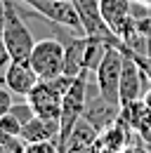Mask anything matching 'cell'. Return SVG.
I'll return each mask as SVG.
<instances>
[{
	"mask_svg": "<svg viewBox=\"0 0 151 153\" xmlns=\"http://www.w3.org/2000/svg\"><path fill=\"white\" fill-rule=\"evenodd\" d=\"M2 2H5V26L0 33L2 42H5L12 61H28L36 40H33L26 21H24V12L19 7V0H2Z\"/></svg>",
	"mask_w": 151,
	"mask_h": 153,
	"instance_id": "6da1fadb",
	"label": "cell"
},
{
	"mask_svg": "<svg viewBox=\"0 0 151 153\" xmlns=\"http://www.w3.org/2000/svg\"><path fill=\"white\" fill-rule=\"evenodd\" d=\"M123 59H125V54H123L120 45H109L106 54L102 57L97 71H94L97 92L113 104H120L118 87H120V73H123Z\"/></svg>",
	"mask_w": 151,
	"mask_h": 153,
	"instance_id": "7a4b0ae2",
	"label": "cell"
},
{
	"mask_svg": "<svg viewBox=\"0 0 151 153\" xmlns=\"http://www.w3.org/2000/svg\"><path fill=\"white\" fill-rule=\"evenodd\" d=\"M31 68L38 73L40 80H50L64 73V42L59 38H45L36 40L31 57H28Z\"/></svg>",
	"mask_w": 151,
	"mask_h": 153,
	"instance_id": "3957f363",
	"label": "cell"
},
{
	"mask_svg": "<svg viewBox=\"0 0 151 153\" xmlns=\"http://www.w3.org/2000/svg\"><path fill=\"white\" fill-rule=\"evenodd\" d=\"M99 12L109 31L118 40L128 42L135 36L132 28V0H99Z\"/></svg>",
	"mask_w": 151,
	"mask_h": 153,
	"instance_id": "277c9868",
	"label": "cell"
},
{
	"mask_svg": "<svg viewBox=\"0 0 151 153\" xmlns=\"http://www.w3.org/2000/svg\"><path fill=\"white\" fill-rule=\"evenodd\" d=\"M61 99H64V94L50 80H38V85L26 94V101L31 104L33 113L40 115V118H47V120H59Z\"/></svg>",
	"mask_w": 151,
	"mask_h": 153,
	"instance_id": "5b68a950",
	"label": "cell"
},
{
	"mask_svg": "<svg viewBox=\"0 0 151 153\" xmlns=\"http://www.w3.org/2000/svg\"><path fill=\"white\" fill-rule=\"evenodd\" d=\"M125 59H123V73H120V87H118V97H120V106L128 104V101H135V99H142L149 90V78L144 76V71L137 66V61L123 52Z\"/></svg>",
	"mask_w": 151,
	"mask_h": 153,
	"instance_id": "8992f818",
	"label": "cell"
},
{
	"mask_svg": "<svg viewBox=\"0 0 151 153\" xmlns=\"http://www.w3.org/2000/svg\"><path fill=\"white\" fill-rule=\"evenodd\" d=\"M120 115V104H113L109 99L97 92V97H87L85 101V111H83V118L87 123H92L99 132H104L109 125H113Z\"/></svg>",
	"mask_w": 151,
	"mask_h": 153,
	"instance_id": "52a82bcc",
	"label": "cell"
},
{
	"mask_svg": "<svg viewBox=\"0 0 151 153\" xmlns=\"http://www.w3.org/2000/svg\"><path fill=\"white\" fill-rule=\"evenodd\" d=\"M2 78H5V87H10L19 97H26L40 80L28 61H10V66L5 68Z\"/></svg>",
	"mask_w": 151,
	"mask_h": 153,
	"instance_id": "ba28073f",
	"label": "cell"
},
{
	"mask_svg": "<svg viewBox=\"0 0 151 153\" xmlns=\"http://www.w3.org/2000/svg\"><path fill=\"white\" fill-rule=\"evenodd\" d=\"M97 141H99V130L94 127L92 123H87L85 118H80L76 123L71 137H69L66 153H92Z\"/></svg>",
	"mask_w": 151,
	"mask_h": 153,
	"instance_id": "9c48e42d",
	"label": "cell"
},
{
	"mask_svg": "<svg viewBox=\"0 0 151 153\" xmlns=\"http://www.w3.org/2000/svg\"><path fill=\"white\" fill-rule=\"evenodd\" d=\"M19 137H21L24 144H28V141H57V137H59V120H47V118L33 115L28 123H24Z\"/></svg>",
	"mask_w": 151,
	"mask_h": 153,
	"instance_id": "30bf717a",
	"label": "cell"
},
{
	"mask_svg": "<svg viewBox=\"0 0 151 153\" xmlns=\"http://www.w3.org/2000/svg\"><path fill=\"white\" fill-rule=\"evenodd\" d=\"M120 118L130 125L135 132H139L147 123H151V108L147 106L144 97L142 99H135V101H128L120 106Z\"/></svg>",
	"mask_w": 151,
	"mask_h": 153,
	"instance_id": "8fae6325",
	"label": "cell"
},
{
	"mask_svg": "<svg viewBox=\"0 0 151 153\" xmlns=\"http://www.w3.org/2000/svg\"><path fill=\"white\" fill-rule=\"evenodd\" d=\"M21 127H24V125H21V120H19L17 115H12V113L0 115V132L19 137V134H21Z\"/></svg>",
	"mask_w": 151,
	"mask_h": 153,
	"instance_id": "7c38bea8",
	"label": "cell"
},
{
	"mask_svg": "<svg viewBox=\"0 0 151 153\" xmlns=\"http://www.w3.org/2000/svg\"><path fill=\"white\" fill-rule=\"evenodd\" d=\"M21 153H57V141H28Z\"/></svg>",
	"mask_w": 151,
	"mask_h": 153,
	"instance_id": "4fadbf2b",
	"label": "cell"
},
{
	"mask_svg": "<svg viewBox=\"0 0 151 153\" xmlns=\"http://www.w3.org/2000/svg\"><path fill=\"white\" fill-rule=\"evenodd\" d=\"M120 50H123V52H128V54H130V57L137 61V66L144 71V76L149 78V82H151V57H147V54H139V52H132V50H128L125 45H120Z\"/></svg>",
	"mask_w": 151,
	"mask_h": 153,
	"instance_id": "5bb4252c",
	"label": "cell"
},
{
	"mask_svg": "<svg viewBox=\"0 0 151 153\" xmlns=\"http://www.w3.org/2000/svg\"><path fill=\"white\" fill-rule=\"evenodd\" d=\"M10 113H12V115H17L19 120H21V125H24V123H28V120H31V118L36 115L28 101H24V104H17V101H14V106L10 108Z\"/></svg>",
	"mask_w": 151,
	"mask_h": 153,
	"instance_id": "9a60e30c",
	"label": "cell"
},
{
	"mask_svg": "<svg viewBox=\"0 0 151 153\" xmlns=\"http://www.w3.org/2000/svg\"><path fill=\"white\" fill-rule=\"evenodd\" d=\"M12 106H14V92L10 87H0V115L10 113Z\"/></svg>",
	"mask_w": 151,
	"mask_h": 153,
	"instance_id": "2e32d148",
	"label": "cell"
},
{
	"mask_svg": "<svg viewBox=\"0 0 151 153\" xmlns=\"http://www.w3.org/2000/svg\"><path fill=\"white\" fill-rule=\"evenodd\" d=\"M137 139H142V144H149L151 146V123H147V125L137 132Z\"/></svg>",
	"mask_w": 151,
	"mask_h": 153,
	"instance_id": "e0dca14e",
	"label": "cell"
},
{
	"mask_svg": "<svg viewBox=\"0 0 151 153\" xmlns=\"http://www.w3.org/2000/svg\"><path fill=\"white\" fill-rule=\"evenodd\" d=\"M120 153H149V151H147V149H144L142 144H130L128 149H123Z\"/></svg>",
	"mask_w": 151,
	"mask_h": 153,
	"instance_id": "ac0fdd59",
	"label": "cell"
},
{
	"mask_svg": "<svg viewBox=\"0 0 151 153\" xmlns=\"http://www.w3.org/2000/svg\"><path fill=\"white\" fill-rule=\"evenodd\" d=\"M139 54L151 57V33H147V36H144V47H142V52H139Z\"/></svg>",
	"mask_w": 151,
	"mask_h": 153,
	"instance_id": "d6986e66",
	"label": "cell"
},
{
	"mask_svg": "<svg viewBox=\"0 0 151 153\" xmlns=\"http://www.w3.org/2000/svg\"><path fill=\"white\" fill-rule=\"evenodd\" d=\"M2 26H5V2L0 0V33H2Z\"/></svg>",
	"mask_w": 151,
	"mask_h": 153,
	"instance_id": "ffe728a7",
	"label": "cell"
},
{
	"mask_svg": "<svg viewBox=\"0 0 151 153\" xmlns=\"http://www.w3.org/2000/svg\"><path fill=\"white\" fill-rule=\"evenodd\" d=\"M144 101H147V106L151 108V87L147 90V94H144Z\"/></svg>",
	"mask_w": 151,
	"mask_h": 153,
	"instance_id": "44dd1931",
	"label": "cell"
},
{
	"mask_svg": "<svg viewBox=\"0 0 151 153\" xmlns=\"http://www.w3.org/2000/svg\"><path fill=\"white\" fill-rule=\"evenodd\" d=\"M139 2H144V5H151V0H139Z\"/></svg>",
	"mask_w": 151,
	"mask_h": 153,
	"instance_id": "7402d4cb",
	"label": "cell"
},
{
	"mask_svg": "<svg viewBox=\"0 0 151 153\" xmlns=\"http://www.w3.org/2000/svg\"><path fill=\"white\" fill-rule=\"evenodd\" d=\"M132 2H139V0H132Z\"/></svg>",
	"mask_w": 151,
	"mask_h": 153,
	"instance_id": "603a6c76",
	"label": "cell"
}]
</instances>
